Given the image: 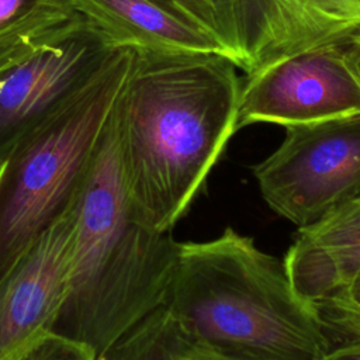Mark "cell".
Listing matches in <instances>:
<instances>
[{
    "label": "cell",
    "mask_w": 360,
    "mask_h": 360,
    "mask_svg": "<svg viewBox=\"0 0 360 360\" xmlns=\"http://www.w3.org/2000/svg\"><path fill=\"white\" fill-rule=\"evenodd\" d=\"M238 69L221 53L134 48L115 111L127 186L152 228L172 232L238 131Z\"/></svg>",
    "instance_id": "cell-1"
},
{
    "label": "cell",
    "mask_w": 360,
    "mask_h": 360,
    "mask_svg": "<svg viewBox=\"0 0 360 360\" xmlns=\"http://www.w3.org/2000/svg\"><path fill=\"white\" fill-rule=\"evenodd\" d=\"M283 260L297 292L315 305L360 277V200L298 229Z\"/></svg>",
    "instance_id": "cell-10"
},
{
    "label": "cell",
    "mask_w": 360,
    "mask_h": 360,
    "mask_svg": "<svg viewBox=\"0 0 360 360\" xmlns=\"http://www.w3.org/2000/svg\"><path fill=\"white\" fill-rule=\"evenodd\" d=\"M319 360H360V338L352 339L336 349H330Z\"/></svg>",
    "instance_id": "cell-19"
},
{
    "label": "cell",
    "mask_w": 360,
    "mask_h": 360,
    "mask_svg": "<svg viewBox=\"0 0 360 360\" xmlns=\"http://www.w3.org/2000/svg\"><path fill=\"white\" fill-rule=\"evenodd\" d=\"M217 7L219 38L246 76L360 28V0H217Z\"/></svg>",
    "instance_id": "cell-7"
},
{
    "label": "cell",
    "mask_w": 360,
    "mask_h": 360,
    "mask_svg": "<svg viewBox=\"0 0 360 360\" xmlns=\"http://www.w3.org/2000/svg\"><path fill=\"white\" fill-rule=\"evenodd\" d=\"M114 48L77 14L0 62V165L28 131L91 77Z\"/></svg>",
    "instance_id": "cell-6"
},
{
    "label": "cell",
    "mask_w": 360,
    "mask_h": 360,
    "mask_svg": "<svg viewBox=\"0 0 360 360\" xmlns=\"http://www.w3.org/2000/svg\"><path fill=\"white\" fill-rule=\"evenodd\" d=\"M323 319L360 338V277L316 304Z\"/></svg>",
    "instance_id": "cell-15"
},
{
    "label": "cell",
    "mask_w": 360,
    "mask_h": 360,
    "mask_svg": "<svg viewBox=\"0 0 360 360\" xmlns=\"http://www.w3.org/2000/svg\"><path fill=\"white\" fill-rule=\"evenodd\" d=\"M72 4L115 48L228 56L214 34L153 0H72Z\"/></svg>",
    "instance_id": "cell-11"
},
{
    "label": "cell",
    "mask_w": 360,
    "mask_h": 360,
    "mask_svg": "<svg viewBox=\"0 0 360 360\" xmlns=\"http://www.w3.org/2000/svg\"><path fill=\"white\" fill-rule=\"evenodd\" d=\"M253 174L267 205L298 229L360 200V112L285 127Z\"/></svg>",
    "instance_id": "cell-5"
},
{
    "label": "cell",
    "mask_w": 360,
    "mask_h": 360,
    "mask_svg": "<svg viewBox=\"0 0 360 360\" xmlns=\"http://www.w3.org/2000/svg\"><path fill=\"white\" fill-rule=\"evenodd\" d=\"M177 360H243L225 354L205 342L197 339L190 330Z\"/></svg>",
    "instance_id": "cell-17"
},
{
    "label": "cell",
    "mask_w": 360,
    "mask_h": 360,
    "mask_svg": "<svg viewBox=\"0 0 360 360\" xmlns=\"http://www.w3.org/2000/svg\"><path fill=\"white\" fill-rule=\"evenodd\" d=\"M76 202L77 194L0 281V360L56 325L72 281Z\"/></svg>",
    "instance_id": "cell-9"
},
{
    "label": "cell",
    "mask_w": 360,
    "mask_h": 360,
    "mask_svg": "<svg viewBox=\"0 0 360 360\" xmlns=\"http://www.w3.org/2000/svg\"><path fill=\"white\" fill-rule=\"evenodd\" d=\"M132 60L134 48H114L91 77L28 131L3 162L0 281L75 200Z\"/></svg>",
    "instance_id": "cell-4"
},
{
    "label": "cell",
    "mask_w": 360,
    "mask_h": 360,
    "mask_svg": "<svg viewBox=\"0 0 360 360\" xmlns=\"http://www.w3.org/2000/svg\"><path fill=\"white\" fill-rule=\"evenodd\" d=\"M7 360H98V356L87 343L51 330Z\"/></svg>",
    "instance_id": "cell-14"
},
{
    "label": "cell",
    "mask_w": 360,
    "mask_h": 360,
    "mask_svg": "<svg viewBox=\"0 0 360 360\" xmlns=\"http://www.w3.org/2000/svg\"><path fill=\"white\" fill-rule=\"evenodd\" d=\"M188 329L165 305L118 338L98 360H177Z\"/></svg>",
    "instance_id": "cell-13"
},
{
    "label": "cell",
    "mask_w": 360,
    "mask_h": 360,
    "mask_svg": "<svg viewBox=\"0 0 360 360\" xmlns=\"http://www.w3.org/2000/svg\"><path fill=\"white\" fill-rule=\"evenodd\" d=\"M77 14L72 0H0V62Z\"/></svg>",
    "instance_id": "cell-12"
},
{
    "label": "cell",
    "mask_w": 360,
    "mask_h": 360,
    "mask_svg": "<svg viewBox=\"0 0 360 360\" xmlns=\"http://www.w3.org/2000/svg\"><path fill=\"white\" fill-rule=\"evenodd\" d=\"M338 48L347 68L350 69L354 79L360 84V28H357L350 35L343 38L338 44Z\"/></svg>",
    "instance_id": "cell-18"
},
{
    "label": "cell",
    "mask_w": 360,
    "mask_h": 360,
    "mask_svg": "<svg viewBox=\"0 0 360 360\" xmlns=\"http://www.w3.org/2000/svg\"><path fill=\"white\" fill-rule=\"evenodd\" d=\"M166 307L200 340L243 360H319L329 350L319 308L302 298L284 260L225 228L180 242Z\"/></svg>",
    "instance_id": "cell-3"
},
{
    "label": "cell",
    "mask_w": 360,
    "mask_h": 360,
    "mask_svg": "<svg viewBox=\"0 0 360 360\" xmlns=\"http://www.w3.org/2000/svg\"><path fill=\"white\" fill-rule=\"evenodd\" d=\"M180 18L214 34L219 41V15L217 0H153ZM222 42V41H221ZM224 45V44H222ZM225 48V46H224Z\"/></svg>",
    "instance_id": "cell-16"
},
{
    "label": "cell",
    "mask_w": 360,
    "mask_h": 360,
    "mask_svg": "<svg viewBox=\"0 0 360 360\" xmlns=\"http://www.w3.org/2000/svg\"><path fill=\"white\" fill-rule=\"evenodd\" d=\"M0 90H1V79H0Z\"/></svg>",
    "instance_id": "cell-21"
},
{
    "label": "cell",
    "mask_w": 360,
    "mask_h": 360,
    "mask_svg": "<svg viewBox=\"0 0 360 360\" xmlns=\"http://www.w3.org/2000/svg\"><path fill=\"white\" fill-rule=\"evenodd\" d=\"M179 248L172 232L148 225L132 202L114 107L77 193L70 290L53 330L87 343L100 357L166 305Z\"/></svg>",
    "instance_id": "cell-2"
},
{
    "label": "cell",
    "mask_w": 360,
    "mask_h": 360,
    "mask_svg": "<svg viewBox=\"0 0 360 360\" xmlns=\"http://www.w3.org/2000/svg\"><path fill=\"white\" fill-rule=\"evenodd\" d=\"M360 112V84L338 44L297 53L246 76L238 131L266 122L290 127Z\"/></svg>",
    "instance_id": "cell-8"
},
{
    "label": "cell",
    "mask_w": 360,
    "mask_h": 360,
    "mask_svg": "<svg viewBox=\"0 0 360 360\" xmlns=\"http://www.w3.org/2000/svg\"><path fill=\"white\" fill-rule=\"evenodd\" d=\"M1 173H3V163L0 165V179H1Z\"/></svg>",
    "instance_id": "cell-20"
}]
</instances>
